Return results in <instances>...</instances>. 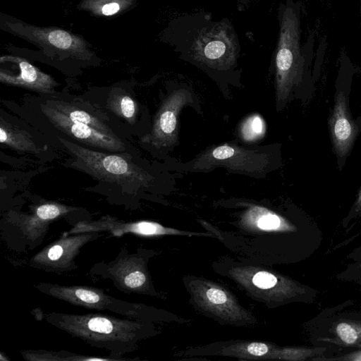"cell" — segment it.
Returning <instances> with one entry per match:
<instances>
[{
  "label": "cell",
  "mask_w": 361,
  "mask_h": 361,
  "mask_svg": "<svg viewBox=\"0 0 361 361\" xmlns=\"http://www.w3.org/2000/svg\"><path fill=\"white\" fill-rule=\"evenodd\" d=\"M35 287L43 294L87 310H107L129 319L148 322L157 318V311L153 307L114 298L97 287L48 282H40Z\"/></svg>",
  "instance_id": "5"
},
{
  "label": "cell",
  "mask_w": 361,
  "mask_h": 361,
  "mask_svg": "<svg viewBox=\"0 0 361 361\" xmlns=\"http://www.w3.org/2000/svg\"><path fill=\"white\" fill-rule=\"evenodd\" d=\"M252 281L257 287L267 289L274 287L277 283L278 279L276 276L269 272L260 271L253 276Z\"/></svg>",
  "instance_id": "23"
},
{
  "label": "cell",
  "mask_w": 361,
  "mask_h": 361,
  "mask_svg": "<svg viewBox=\"0 0 361 361\" xmlns=\"http://www.w3.org/2000/svg\"><path fill=\"white\" fill-rule=\"evenodd\" d=\"M152 255V251L146 249L138 248L130 252L123 247L114 259L94 264L90 274L110 280L118 290L126 294H152L147 269Z\"/></svg>",
  "instance_id": "7"
},
{
  "label": "cell",
  "mask_w": 361,
  "mask_h": 361,
  "mask_svg": "<svg viewBox=\"0 0 361 361\" xmlns=\"http://www.w3.org/2000/svg\"><path fill=\"white\" fill-rule=\"evenodd\" d=\"M277 151L274 145L247 149L235 143H224L204 149L187 163H175V170L208 172L224 167L231 173L262 178L279 166Z\"/></svg>",
  "instance_id": "4"
},
{
  "label": "cell",
  "mask_w": 361,
  "mask_h": 361,
  "mask_svg": "<svg viewBox=\"0 0 361 361\" xmlns=\"http://www.w3.org/2000/svg\"><path fill=\"white\" fill-rule=\"evenodd\" d=\"M0 142L9 148L24 152L39 153L41 149L32 140L28 133L0 119Z\"/></svg>",
  "instance_id": "15"
},
{
  "label": "cell",
  "mask_w": 361,
  "mask_h": 361,
  "mask_svg": "<svg viewBox=\"0 0 361 361\" xmlns=\"http://www.w3.org/2000/svg\"><path fill=\"white\" fill-rule=\"evenodd\" d=\"M246 352L253 356H263L268 353L269 348L267 345L262 343H251L246 345Z\"/></svg>",
  "instance_id": "25"
},
{
  "label": "cell",
  "mask_w": 361,
  "mask_h": 361,
  "mask_svg": "<svg viewBox=\"0 0 361 361\" xmlns=\"http://www.w3.org/2000/svg\"><path fill=\"white\" fill-rule=\"evenodd\" d=\"M265 130L266 126L262 117L259 114H253L242 122L239 133L243 140L253 142L262 139Z\"/></svg>",
  "instance_id": "21"
},
{
  "label": "cell",
  "mask_w": 361,
  "mask_h": 361,
  "mask_svg": "<svg viewBox=\"0 0 361 361\" xmlns=\"http://www.w3.org/2000/svg\"><path fill=\"white\" fill-rule=\"evenodd\" d=\"M87 232H108L114 237H122L131 233L140 236H156L169 234H196L181 232L178 230L164 227L150 221H126L110 215H105L97 220L82 221L75 224L66 235Z\"/></svg>",
  "instance_id": "11"
},
{
  "label": "cell",
  "mask_w": 361,
  "mask_h": 361,
  "mask_svg": "<svg viewBox=\"0 0 361 361\" xmlns=\"http://www.w3.org/2000/svg\"><path fill=\"white\" fill-rule=\"evenodd\" d=\"M22 357L27 361H109L117 360L112 357H101L80 355L65 350H26L20 352Z\"/></svg>",
  "instance_id": "16"
},
{
  "label": "cell",
  "mask_w": 361,
  "mask_h": 361,
  "mask_svg": "<svg viewBox=\"0 0 361 361\" xmlns=\"http://www.w3.org/2000/svg\"><path fill=\"white\" fill-rule=\"evenodd\" d=\"M360 1V20H361V0H359Z\"/></svg>",
  "instance_id": "28"
},
{
  "label": "cell",
  "mask_w": 361,
  "mask_h": 361,
  "mask_svg": "<svg viewBox=\"0 0 361 361\" xmlns=\"http://www.w3.org/2000/svg\"><path fill=\"white\" fill-rule=\"evenodd\" d=\"M1 83L22 87L39 93L50 94L57 85L52 77L46 74L26 60L14 56H2L0 59Z\"/></svg>",
  "instance_id": "13"
},
{
  "label": "cell",
  "mask_w": 361,
  "mask_h": 361,
  "mask_svg": "<svg viewBox=\"0 0 361 361\" xmlns=\"http://www.w3.org/2000/svg\"><path fill=\"white\" fill-rule=\"evenodd\" d=\"M334 149L338 159L347 156L357 134V127L352 119L345 90L336 88L334 106L329 119Z\"/></svg>",
  "instance_id": "14"
},
{
  "label": "cell",
  "mask_w": 361,
  "mask_h": 361,
  "mask_svg": "<svg viewBox=\"0 0 361 361\" xmlns=\"http://www.w3.org/2000/svg\"><path fill=\"white\" fill-rule=\"evenodd\" d=\"M108 108L116 115L125 119L130 124L136 120L137 105L132 97L128 94L114 93L107 101Z\"/></svg>",
  "instance_id": "19"
},
{
  "label": "cell",
  "mask_w": 361,
  "mask_h": 361,
  "mask_svg": "<svg viewBox=\"0 0 361 361\" xmlns=\"http://www.w3.org/2000/svg\"><path fill=\"white\" fill-rule=\"evenodd\" d=\"M337 333L339 337L346 343L352 344L357 338L356 331L346 323L339 324L337 326Z\"/></svg>",
  "instance_id": "24"
},
{
  "label": "cell",
  "mask_w": 361,
  "mask_h": 361,
  "mask_svg": "<svg viewBox=\"0 0 361 361\" xmlns=\"http://www.w3.org/2000/svg\"><path fill=\"white\" fill-rule=\"evenodd\" d=\"M78 209L55 202H46L34 207L28 214H10L6 218V226L11 225V231H17V236L32 250L43 241L51 224L66 218Z\"/></svg>",
  "instance_id": "9"
},
{
  "label": "cell",
  "mask_w": 361,
  "mask_h": 361,
  "mask_svg": "<svg viewBox=\"0 0 361 361\" xmlns=\"http://www.w3.org/2000/svg\"><path fill=\"white\" fill-rule=\"evenodd\" d=\"M43 317L53 326L92 347L104 349L118 360H125L121 357L135 351L140 341L154 334L150 322L101 313L52 312Z\"/></svg>",
  "instance_id": "2"
},
{
  "label": "cell",
  "mask_w": 361,
  "mask_h": 361,
  "mask_svg": "<svg viewBox=\"0 0 361 361\" xmlns=\"http://www.w3.org/2000/svg\"><path fill=\"white\" fill-rule=\"evenodd\" d=\"M165 35L179 59L214 80L228 82L240 79L241 47L228 18L216 20L204 11L178 15L169 23Z\"/></svg>",
  "instance_id": "1"
},
{
  "label": "cell",
  "mask_w": 361,
  "mask_h": 361,
  "mask_svg": "<svg viewBox=\"0 0 361 361\" xmlns=\"http://www.w3.org/2000/svg\"><path fill=\"white\" fill-rule=\"evenodd\" d=\"M202 298L208 307L223 314H229L233 312L235 305L229 295L221 288L209 286L204 291Z\"/></svg>",
  "instance_id": "18"
},
{
  "label": "cell",
  "mask_w": 361,
  "mask_h": 361,
  "mask_svg": "<svg viewBox=\"0 0 361 361\" xmlns=\"http://www.w3.org/2000/svg\"><path fill=\"white\" fill-rule=\"evenodd\" d=\"M41 109L57 129L81 143L110 152L125 149L124 143L117 136L106 134L82 123L73 122L47 103Z\"/></svg>",
  "instance_id": "12"
},
{
  "label": "cell",
  "mask_w": 361,
  "mask_h": 361,
  "mask_svg": "<svg viewBox=\"0 0 361 361\" xmlns=\"http://www.w3.org/2000/svg\"><path fill=\"white\" fill-rule=\"evenodd\" d=\"M356 205L357 207L361 208V190H360V192L358 194Z\"/></svg>",
  "instance_id": "27"
},
{
  "label": "cell",
  "mask_w": 361,
  "mask_h": 361,
  "mask_svg": "<svg viewBox=\"0 0 361 361\" xmlns=\"http://www.w3.org/2000/svg\"><path fill=\"white\" fill-rule=\"evenodd\" d=\"M119 5L117 3H109L105 4L102 9V13L105 16H111L119 10Z\"/></svg>",
  "instance_id": "26"
},
{
  "label": "cell",
  "mask_w": 361,
  "mask_h": 361,
  "mask_svg": "<svg viewBox=\"0 0 361 361\" xmlns=\"http://www.w3.org/2000/svg\"><path fill=\"white\" fill-rule=\"evenodd\" d=\"M50 106L59 111L67 118L73 122H79L90 126L106 134L116 136L103 121L89 112L77 108L73 104L65 102H48Z\"/></svg>",
  "instance_id": "17"
},
{
  "label": "cell",
  "mask_w": 361,
  "mask_h": 361,
  "mask_svg": "<svg viewBox=\"0 0 361 361\" xmlns=\"http://www.w3.org/2000/svg\"><path fill=\"white\" fill-rule=\"evenodd\" d=\"M100 236L97 232L71 235L63 233L58 240L32 256L28 264L46 272L61 274L73 271L78 267L75 261L81 249Z\"/></svg>",
  "instance_id": "8"
},
{
  "label": "cell",
  "mask_w": 361,
  "mask_h": 361,
  "mask_svg": "<svg viewBox=\"0 0 361 361\" xmlns=\"http://www.w3.org/2000/svg\"><path fill=\"white\" fill-rule=\"evenodd\" d=\"M47 39L51 45L62 49H68L74 44L73 37L61 30H54L48 34Z\"/></svg>",
  "instance_id": "22"
},
{
  "label": "cell",
  "mask_w": 361,
  "mask_h": 361,
  "mask_svg": "<svg viewBox=\"0 0 361 361\" xmlns=\"http://www.w3.org/2000/svg\"><path fill=\"white\" fill-rule=\"evenodd\" d=\"M59 140L76 157L80 168L97 178L137 187H147L152 180L147 172L123 156L90 149L61 137Z\"/></svg>",
  "instance_id": "6"
},
{
  "label": "cell",
  "mask_w": 361,
  "mask_h": 361,
  "mask_svg": "<svg viewBox=\"0 0 361 361\" xmlns=\"http://www.w3.org/2000/svg\"><path fill=\"white\" fill-rule=\"evenodd\" d=\"M247 216L252 220L257 228L264 231L278 230L282 224L280 216L260 207L251 208L248 211Z\"/></svg>",
  "instance_id": "20"
},
{
  "label": "cell",
  "mask_w": 361,
  "mask_h": 361,
  "mask_svg": "<svg viewBox=\"0 0 361 361\" xmlns=\"http://www.w3.org/2000/svg\"><path fill=\"white\" fill-rule=\"evenodd\" d=\"M193 97L189 89L180 87L173 90L164 100L157 111L149 134L142 141L157 149L171 147L178 140V120L181 109L190 103Z\"/></svg>",
  "instance_id": "10"
},
{
  "label": "cell",
  "mask_w": 361,
  "mask_h": 361,
  "mask_svg": "<svg viewBox=\"0 0 361 361\" xmlns=\"http://www.w3.org/2000/svg\"><path fill=\"white\" fill-rule=\"evenodd\" d=\"M300 1L286 0L278 8L279 35L273 55L277 109L281 111L303 79L306 68L302 47Z\"/></svg>",
  "instance_id": "3"
}]
</instances>
